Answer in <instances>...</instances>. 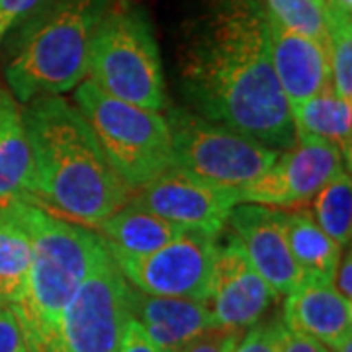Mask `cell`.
I'll return each mask as SVG.
<instances>
[{
    "label": "cell",
    "instance_id": "6da1fadb",
    "mask_svg": "<svg viewBox=\"0 0 352 352\" xmlns=\"http://www.w3.org/2000/svg\"><path fill=\"white\" fill-rule=\"evenodd\" d=\"M178 73L192 112L276 151L296 145L263 0H204L180 39Z\"/></svg>",
    "mask_w": 352,
    "mask_h": 352
},
{
    "label": "cell",
    "instance_id": "7a4b0ae2",
    "mask_svg": "<svg viewBox=\"0 0 352 352\" xmlns=\"http://www.w3.org/2000/svg\"><path fill=\"white\" fill-rule=\"evenodd\" d=\"M25 104L22 118L32 151L25 201L96 229L129 200L131 190L76 106L59 96H38Z\"/></svg>",
    "mask_w": 352,
    "mask_h": 352
},
{
    "label": "cell",
    "instance_id": "3957f363",
    "mask_svg": "<svg viewBox=\"0 0 352 352\" xmlns=\"http://www.w3.org/2000/svg\"><path fill=\"white\" fill-rule=\"evenodd\" d=\"M16 206L32 237V264L22 300L10 305L30 351L59 352L65 307L108 245L90 227L73 223L32 201L16 200Z\"/></svg>",
    "mask_w": 352,
    "mask_h": 352
},
{
    "label": "cell",
    "instance_id": "277c9868",
    "mask_svg": "<svg viewBox=\"0 0 352 352\" xmlns=\"http://www.w3.org/2000/svg\"><path fill=\"white\" fill-rule=\"evenodd\" d=\"M112 0H51L30 24L6 69L18 102L59 96L88 75L94 38Z\"/></svg>",
    "mask_w": 352,
    "mask_h": 352
},
{
    "label": "cell",
    "instance_id": "5b68a950",
    "mask_svg": "<svg viewBox=\"0 0 352 352\" xmlns=\"http://www.w3.org/2000/svg\"><path fill=\"white\" fill-rule=\"evenodd\" d=\"M88 80L118 100L145 110L166 108V82L147 12L131 0L108 4L98 25Z\"/></svg>",
    "mask_w": 352,
    "mask_h": 352
},
{
    "label": "cell",
    "instance_id": "8992f818",
    "mask_svg": "<svg viewBox=\"0 0 352 352\" xmlns=\"http://www.w3.org/2000/svg\"><path fill=\"white\" fill-rule=\"evenodd\" d=\"M75 100L106 159L131 192L173 166L170 131L164 116L118 100L88 78L75 90Z\"/></svg>",
    "mask_w": 352,
    "mask_h": 352
},
{
    "label": "cell",
    "instance_id": "52a82bcc",
    "mask_svg": "<svg viewBox=\"0 0 352 352\" xmlns=\"http://www.w3.org/2000/svg\"><path fill=\"white\" fill-rule=\"evenodd\" d=\"M164 120L170 131L173 166L223 186L249 184L280 155L251 135L180 106L170 108Z\"/></svg>",
    "mask_w": 352,
    "mask_h": 352
},
{
    "label": "cell",
    "instance_id": "ba28073f",
    "mask_svg": "<svg viewBox=\"0 0 352 352\" xmlns=\"http://www.w3.org/2000/svg\"><path fill=\"white\" fill-rule=\"evenodd\" d=\"M131 319L129 282L106 251L65 307L59 352H118Z\"/></svg>",
    "mask_w": 352,
    "mask_h": 352
},
{
    "label": "cell",
    "instance_id": "9c48e42d",
    "mask_svg": "<svg viewBox=\"0 0 352 352\" xmlns=\"http://www.w3.org/2000/svg\"><path fill=\"white\" fill-rule=\"evenodd\" d=\"M217 237L184 229L163 249L145 256L112 254L127 282L139 292L208 303Z\"/></svg>",
    "mask_w": 352,
    "mask_h": 352
},
{
    "label": "cell",
    "instance_id": "30bf717a",
    "mask_svg": "<svg viewBox=\"0 0 352 352\" xmlns=\"http://www.w3.org/2000/svg\"><path fill=\"white\" fill-rule=\"evenodd\" d=\"M133 201L161 215L182 229L201 231L217 237L231 210L241 204L239 188L223 186L178 166H168L164 173L141 186Z\"/></svg>",
    "mask_w": 352,
    "mask_h": 352
},
{
    "label": "cell",
    "instance_id": "8fae6325",
    "mask_svg": "<svg viewBox=\"0 0 352 352\" xmlns=\"http://www.w3.org/2000/svg\"><path fill=\"white\" fill-rule=\"evenodd\" d=\"M342 170L344 159L333 143L298 138L296 145L280 153L266 173L241 186L239 201L292 208L314 200L315 194Z\"/></svg>",
    "mask_w": 352,
    "mask_h": 352
},
{
    "label": "cell",
    "instance_id": "7c38bea8",
    "mask_svg": "<svg viewBox=\"0 0 352 352\" xmlns=\"http://www.w3.org/2000/svg\"><path fill=\"white\" fill-rule=\"evenodd\" d=\"M227 223L252 268L276 292V296H288L305 282L302 268L289 251L286 217L282 210L261 204H237Z\"/></svg>",
    "mask_w": 352,
    "mask_h": 352
},
{
    "label": "cell",
    "instance_id": "4fadbf2b",
    "mask_svg": "<svg viewBox=\"0 0 352 352\" xmlns=\"http://www.w3.org/2000/svg\"><path fill=\"white\" fill-rule=\"evenodd\" d=\"M276 298V292L252 268L233 233L223 245H217L208 298L217 327H252Z\"/></svg>",
    "mask_w": 352,
    "mask_h": 352
},
{
    "label": "cell",
    "instance_id": "5bb4252c",
    "mask_svg": "<svg viewBox=\"0 0 352 352\" xmlns=\"http://www.w3.org/2000/svg\"><path fill=\"white\" fill-rule=\"evenodd\" d=\"M270 55L289 110L331 88L329 51L319 41L292 32L268 14Z\"/></svg>",
    "mask_w": 352,
    "mask_h": 352
},
{
    "label": "cell",
    "instance_id": "9a60e30c",
    "mask_svg": "<svg viewBox=\"0 0 352 352\" xmlns=\"http://www.w3.org/2000/svg\"><path fill=\"white\" fill-rule=\"evenodd\" d=\"M129 309L145 335L163 352H180L198 335L217 327L210 305L186 298L139 292L129 284Z\"/></svg>",
    "mask_w": 352,
    "mask_h": 352
},
{
    "label": "cell",
    "instance_id": "2e32d148",
    "mask_svg": "<svg viewBox=\"0 0 352 352\" xmlns=\"http://www.w3.org/2000/svg\"><path fill=\"white\" fill-rule=\"evenodd\" d=\"M284 325L337 351L352 339V302L344 300L333 284L305 280L286 298Z\"/></svg>",
    "mask_w": 352,
    "mask_h": 352
},
{
    "label": "cell",
    "instance_id": "e0dca14e",
    "mask_svg": "<svg viewBox=\"0 0 352 352\" xmlns=\"http://www.w3.org/2000/svg\"><path fill=\"white\" fill-rule=\"evenodd\" d=\"M96 229L108 245V251L124 256L151 254L184 233L180 226L153 214L133 200H127Z\"/></svg>",
    "mask_w": 352,
    "mask_h": 352
},
{
    "label": "cell",
    "instance_id": "ac0fdd59",
    "mask_svg": "<svg viewBox=\"0 0 352 352\" xmlns=\"http://www.w3.org/2000/svg\"><path fill=\"white\" fill-rule=\"evenodd\" d=\"M32 186V151L18 100L0 88V206L28 200Z\"/></svg>",
    "mask_w": 352,
    "mask_h": 352
},
{
    "label": "cell",
    "instance_id": "d6986e66",
    "mask_svg": "<svg viewBox=\"0 0 352 352\" xmlns=\"http://www.w3.org/2000/svg\"><path fill=\"white\" fill-rule=\"evenodd\" d=\"M292 124L296 138H317L333 143L351 168L352 155V102L340 100L333 88L294 106Z\"/></svg>",
    "mask_w": 352,
    "mask_h": 352
},
{
    "label": "cell",
    "instance_id": "ffe728a7",
    "mask_svg": "<svg viewBox=\"0 0 352 352\" xmlns=\"http://www.w3.org/2000/svg\"><path fill=\"white\" fill-rule=\"evenodd\" d=\"M286 235L294 261L302 268L305 280L331 284L342 247L315 223L314 215L305 212H284Z\"/></svg>",
    "mask_w": 352,
    "mask_h": 352
},
{
    "label": "cell",
    "instance_id": "44dd1931",
    "mask_svg": "<svg viewBox=\"0 0 352 352\" xmlns=\"http://www.w3.org/2000/svg\"><path fill=\"white\" fill-rule=\"evenodd\" d=\"M32 264V237L16 200L0 206V302L18 303Z\"/></svg>",
    "mask_w": 352,
    "mask_h": 352
},
{
    "label": "cell",
    "instance_id": "7402d4cb",
    "mask_svg": "<svg viewBox=\"0 0 352 352\" xmlns=\"http://www.w3.org/2000/svg\"><path fill=\"white\" fill-rule=\"evenodd\" d=\"M314 219L340 247H349L352 237V182L349 170L329 180L314 196Z\"/></svg>",
    "mask_w": 352,
    "mask_h": 352
},
{
    "label": "cell",
    "instance_id": "603a6c76",
    "mask_svg": "<svg viewBox=\"0 0 352 352\" xmlns=\"http://www.w3.org/2000/svg\"><path fill=\"white\" fill-rule=\"evenodd\" d=\"M351 14L325 0L323 16L329 36L331 88L340 100L352 102V20Z\"/></svg>",
    "mask_w": 352,
    "mask_h": 352
},
{
    "label": "cell",
    "instance_id": "cb8c5ba5",
    "mask_svg": "<svg viewBox=\"0 0 352 352\" xmlns=\"http://www.w3.org/2000/svg\"><path fill=\"white\" fill-rule=\"evenodd\" d=\"M268 14L292 32L319 41L329 51V36L323 6L314 0H263Z\"/></svg>",
    "mask_w": 352,
    "mask_h": 352
},
{
    "label": "cell",
    "instance_id": "d4e9b609",
    "mask_svg": "<svg viewBox=\"0 0 352 352\" xmlns=\"http://www.w3.org/2000/svg\"><path fill=\"white\" fill-rule=\"evenodd\" d=\"M243 333V329L214 327L190 340L180 352H233Z\"/></svg>",
    "mask_w": 352,
    "mask_h": 352
},
{
    "label": "cell",
    "instance_id": "484cf974",
    "mask_svg": "<svg viewBox=\"0 0 352 352\" xmlns=\"http://www.w3.org/2000/svg\"><path fill=\"white\" fill-rule=\"evenodd\" d=\"M284 321H272V323H256L243 333L237 349L233 352H278L280 351V331Z\"/></svg>",
    "mask_w": 352,
    "mask_h": 352
},
{
    "label": "cell",
    "instance_id": "4316f807",
    "mask_svg": "<svg viewBox=\"0 0 352 352\" xmlns=\"http://www.w3.org/2000/svg\"><path fill=\"white\" fill-rule=\"evenodd\" d=\"M24 331L10 303L0 302V352H22Z\"/></svg>",
    "mask_w": 352,
    "mask_h": 352
},
{
    "label": "cell",
    "instance_id": "83f0119b",
    "mask_svg": "<svg viewBox=\"0 0 352 352\" xmlns=\"http://www.w3.org/2000/svg\"><path fill=\"white\" fill-rule=\"evenodd\" d=\"M278 352H331L321 344L319 340L311 339L303 333L298 331H292L286 325H282L280 331V351Z\"/></svg>",
    "mask_w": 352,
    "mask_h": 352
},
{
    "label": "cell",
    "instance_id": "f1b7e54d",
    "mask_svg": "<svg viewBox=\"0 0 352 352\" xmlns=\"http://www.w3.org/2000/svg\"><path fill=\"white\" fill-rule=\"evenodd\" d=\"M118 352H163L155 342H153L145 331L141 329L135 319H131V323L127 325L126 335L122 339V344Z\"/></svg>",
    "mask_w": 352,
    "mask_h": 352
},
{
    "label": "cell",
    "instance_id": "f546056e",
    "mask_svg": "<svg viewBox=\"0 0 352 352\" xmlns=\"http://www.w3.org/2000/svg\"><path fill=\"white\" fill-rule=\"evenodd\" d=\"M39 0H0V38L8 32V28L20 20L25 12L38 6Z\"/></svg>",
    "mask_w": 352,
    "mask_h": 352
},
{
    "label": "cell",
    "instance_id": "4dcf8cb0",
    "mask_svg": "<svg viewBox=\"0 0 352 352\" xmlns=\"http://www.w3.org/2000/svg\"><path fill=\"white\" fill-rule=\"evenodd\" d=\"M333 288L339 292L344 300L352 302V256L351 252H346L344 256H340L335 276H333Z\"/></svg>",
    "mask_w": 352,
    "mask_h": 352
},
{
    "label": "cell",
    "instance_id": "1f68e13d",
    "mask_svg": "<svg viewBox=\"0 0 352 352\" xmlns=\"http://www.w3.org/2000/svg\"><path fill=\"white\" fill-rule=\"evenodd\" d=\"M337 6H340L342 10H346V12H352V0H333Z\"/></svg>",
    "mask_w": 352,
    "mask_h": 352
},
{
    "label": "cell",
    "instance_id": "d6a6232c",
    "mask_svg": "<svg viewBox=\"0 0 352 352\" xmlns=\"http://www.w3.org/2000/svg\"><path fill=\"white\" fill-rule=\"evenodd\" d=\"M331 352H352V339L346 340L344 344H340L337 351H331Z\"/></svg>",
    "mask_w": 352,
    "mask_h": 352
},
{
    "label": "cell",
    "instance_id": "836d02e7",
    "mask_svg": "<svg viewBox=\"0 0 352 352\" xmlns=\"http://www.w3.org/2000/svg\"><path fill=\"white\" fill-rule=\"evenodd\" d=\"M315 4H319V6H323V4H325V0H314Z\"/></svg>",
    "mask_w": 352,
    "mask_h": 352
},
{
    "label": "cell",
    "instance_id": "e575fe53",
    "mask_svg": "<svg viewBox=\"0 0 352 352\" xmlns=\"http://www.w3.org/2000/svg\"><path fill=\"white\" fill-rule=\"evenodd\" d=\"M22 352H34V351H30L28 346H24V349H22Z\"/></svg>",
    "mask_w": 352,
    "mask_h": 352
}]
</instances>
